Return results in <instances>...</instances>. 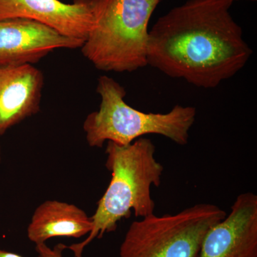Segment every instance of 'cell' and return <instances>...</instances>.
I'll return each instance as SVG.
<instances>
[{
	"instance_id": "10",
	"label": "cell",
	"mask_w": 257,
	"mask_h": 257,
	"mask_svg": "<svg viewBox=\"0 0 257 257\" xmlns=\"http://www.w3.org/2000/svg\"><path fill=\"white\" fill-rule=\"evenodd\" d=\"M92 226V218L77 206L47 200L35 209L28 227V236L35 244L54 237L80 238L89 234Z\"/></svg>"
},
{
	"instance_id": "4",
	"label": "cell",
	"mask_w": 257,
	"mask_h": 257,
	"mask_svg": "<svg viewBox=\"0 0 257 257\" xmlns=\"http://www.w3.org/2000/svg\"><path fill=\"white\" fill-rule=\"evenodd\" d=\"M96 92L101 96L98 111L88 114L83 130L89 146L101 148L107 142L128 145L147 135H158L179 145L189 142L197 109L175 105L169 112L139 111L124 101V87L109 76L99 77Z\"/></svg>"
},
{
	"instance_id": "14",
	"label": "cell",
	"mask_w": 257,
	"mask_h": 257,
	"mask_svg": "<svg viewBox=\"0 0 257 257\" xmlns=\"http://www.w3.org/2000/svg\"><path fill=\"white\" fill-rule=\"evenodd\" d=\"M233 1H235V0H233ZM248 1H252V2H254V1H256V0H248Z\"/></svg>"
},
{
	"instance_id": "7",
	"label": "cell",
	"mask_w": 257,
	"mask_h": 257,
	"mask_svg": "<svg viewBox=\"0 0 257 257\" xmlns=\"http://www.w3.org/2000/svg\"><path fill=\"white\" fill-rule=\"evenodd\" d=\"M197 257H257V196L239 194L206 234Z\"/></svg>"
},
{
	"instance_id": "2",
	"label": "cell",
	"mask_w": 257,
	"mask_h": 257,
	"mask_svg": "<svg viewBox=\"0 0 257 257\" xmlns=\"http://www.w3.org/2000/svg\"><path fill=\"white\" fill-rule=\"evenodd\" d=\"M155 152V145L146 138L128 145L107 142L105 166L111 172L110 182L91 216L92 229L87 239L67 246L74 256L82 257L84 248L93 240L115 231L118 223L133 212L139 219L155 214L152 187H160L164 172Z\"/></svg>"
},
{
	"instance_id": "8",
	"label": "cell",
	"mask_w": 257,
	"mask_h": 257,
	"mask_svg": "<svg viewBox=\"0 0 257 257\" xmlns=\"http://www.w3.org/2000/svg\"><path fill=\"white\" fill-rule=\"evenodd\" d=\"M26 19L47 25L65 36L85 40L94 25L90 0H0V20Z\"/></svg>"
},
{
	"instance_id": "5",
	"label": "cell",
	"mask_w": 257,
	"mask_h": 257,
	"mask_svg": "<svg viewBox=\"0 0 257 257\" xmlns=\"http://www.w3.org/2000/svg\"><path fill=\"white\" fill-rule=\"evenodd\" d=\"M227 213L201 203L174 214H155L133 221L119 257H197L206 234Z\"/></svg>"
},
{
	"instance_id": "9",
	"label": "cell",
	"mask_w": 257,
	"mask_h": 257,
	"mask_svg": "<svg viewBox=\"0 0 257 257\" xmlns=\"http://www.w3.org/2000/svg\"><path fill=\"white\" fill-rule=\"evenodd\" d=\"M43 87L32 64L0 67V136L40 111Z\"/></svg>"
},
{
	"instance_id": "11",
	"label": "cell",
	"mask_w": 257,
	"mask_h": 257,
	"mask_svg": "<svg viewBox=\"0 0 257 257\" xmlns=\"http://www.w3.org/2000/svg\"><path fill=\"white\" fill-rule=\"evenodd\" d=\"M65 248L67 246L63 243H58L54 248H51L46 243H43L36 244L35 249L39 257H63L62 252Z\"/></svg>"
},
{
	"instance_id": "12",
	"label": "cell",
	"mask_w": 257,
	"mask_h": 257,
	"mask_svg": "<svg viewBox=\"0 0 257 257\" xmlns=\"http://www.w3.org/2000/svg\"><path fill=\"white\" fill-rule=\"evenodd\" d=\"M0 257H23L17 253L9 252V251L0 250Z\"/></svg>"
},
{
	"instance_id": "3",
	"label": "cell",
	"mask_w": 257,
	"mask_h": 257,
	"mask_svg": "<svg viewBox=\"0 0 257 257\" xmlns=\"http://www.w3.org/2000/svg\"><path fill=\"white\" fill-rule=\"evenodd\" d=\"M162 0H90L94 25L81 50L99 70L132 72L148 65L149 23Z\"/></svg>"
},
{
	"instance_id": "1",
	"label": "cell",
	"mask_w": 257,
	"mask_h": 257,
	"mask_svg": "<svg viewBox=\"0 0 257 257\" xmlns=\"http://www.w3.org/2000/svg\"><path fill=\"white\" fill-rule=\"evenodd\" d=\"M233 0H188L149 32L147 62L172 78L213 89L234 77L252 50L229 13Z\"/></svg>"
},
{
	"instance_id": "6",
	"label": "cell",
	"mask_w": 257,
	"mask_h": 257,
	"mask_svg": "<svg viewBox=\"0 0 257 257\" xmlns=\"http://www.w3.org/2000/svg\"><path fill=\"white\" fill-rule=\"evenodd\" d=\"M84 40L26 19L0 20V67L37 63L57 49H78Z\"/></svg>"
},
{
	"instance_id": "13",
	"label": "cell",
	"mask_w": 257,
	"mask_h": 257,
	"mask_svg": "<svg viewBox=\"0 0 257 257\" xmlns=\"http://www.w3.org/2000/svg\"><path fill=\"white\" fill-rule=\"evenodd\" d=\"M2 161V149H1V145H0V164H1Z\"/></svg>"
}]
</instances>
